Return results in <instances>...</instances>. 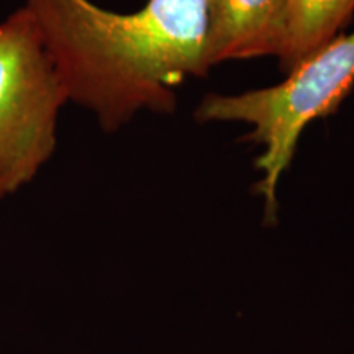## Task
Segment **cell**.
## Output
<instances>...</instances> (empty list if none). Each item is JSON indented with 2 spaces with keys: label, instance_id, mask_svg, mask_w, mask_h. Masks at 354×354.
<instances>
[{
  "label": "cell",
  "instance_id": "7a4b0ae2",
  "mask_svg": "<svg viewBox=\"0 0 354 354\" xmlns=\"http://www.w3.org/2000/svg\"><path fill=\"white\" fill-rule=\"evenodd\" d=\"M354 84V32L338 35L287 73L276 86L236 95L210 94L196 110L198 122L251 127L246 140L263 148L256 161V192L266 203V223L277 215V187L289 169L305 128L333 113Z\"/></svg>",
  "mask_w": 354,
  "mask_h": 354
},
{
  "label": "cell",
  "instance_id": "277c9868",
  "mask_svg": "<svg viewBox=\"0 0 354 354\" xmlns=\"http://www.w3.org/2000/svg\"><path fill=\"white\" fill-rule=\"evenodd\" d=\"M290 0H207L210 66L223 61L279 56Z\"/></svg>",
  "mask_w": 354,
  "mask_h": 354
},
{
  "label": "cell",
  "instance_id": "3957f363",
  "mask_svg": "<svg viewBox=\"0 0 354 354\" xmlns=\"http://www.w3.org/2000/svg\"><path fill=\"white\" fill-rule=\"evenodd\" d=\"M68 102L33 12H12L0 21V201L32 183L55 154Z\"/></svg>",
  "mask_w": 354,
  "mask_h": 354
},
{
  "label": "cell",
  "instance_id": "5b68a950",
  "mask_svg": "<svg viewBox=\"0 0 354 354\" xmlns=\"http://www.w3.org/2000/svg\"><path fill=\"white\" fill-rule=\"evenodd\" d=\"M353 12L354 0H290L284 46L277 56L281 69L287 74L338 37Z\"/></svg>",
  "mask_w": 354,
  "mask_h": 354
},
{
  "label": "cell",
  "instance_id": "6da1fadb",
  "mask_svg": "<svg viewBox=\"0 0 354 354\" xmlns=\"http://www.w3.org/2000/svg\"><path fill=\"white\" fill-rule=\"evenodd\" d=\"M69 102L91 110L104 131L140 112L172 113L177 88L207 76V0H148L118 13L91 0H26Z\"/></svg>",
  "mask_w": 354,
  "mask_h": 354
}]
</instances>
